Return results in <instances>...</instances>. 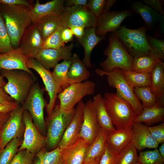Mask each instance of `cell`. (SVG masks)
Listing matches in <instances>:
<instances>
[{
  "mask_svg": "<svg viewBox=\"0 0 164 164\" xmlns=\"http://www.w3.org/2000/svg\"><path fill=\"white\" fill-rule=\"evenodd\" d=\"M107 59L100 63L103 70L109 72L115 68L133 71V58L113 33L109 37V44L104 52Z\"/></svg>",
  "mask_w": 164,
  "mask_h": 164,
  "instance_id": "8992f818",
  "label": "cell"
},
{
  "mask_svg": "<svg viewBox=\"0 0 164 164\" xmlns=\"http://www.w3.org/2000/svg\"><path fill=\"white\" fill-rule=\"evenodd\" d=\"M14 49L0 12V54Z\"/></svg>",
  "mask_w": 164,
  "mask_h": 164,
  "instance_id": "60d3db41",
  "label": "cell"
},
{
  "mask_svg": "<svg viewBox=\"0 0 164 164\" xmlns=\"http://www.w3.org/2000/svg\"><path fill=\"white\" fill-rule=\"evenodd\" d=\"M132 142L137 149L141 151L146 148H157L159 144L152 138L146 125L141 123L132 125Z\"/></svg>",
  "mask_w": 164,
  "mask_h": 164,
  "instance_id": "603a6c76",
  "label": "cell"
},
{
  "mask_svg": "<svg viewBox=\"0 0 164 164\" xmlns=\"http://www.w3.org/2000/svg\"><path fill=\"white\" fill-rule=\"evenodd\" d=\"M159 153L162 159L164 160V143L162 144L159 147Z\"/></svg>",
  "mask_w": 164,
  "mask_h": 164,
  "instance_id": "680465c9",
  "label": "cell"
},
{
  "mask_svg": "<svg viewBox=\"0 0 164 164\" xmlns=\"http://www.w3.org/2000/svg\"><path fill=\"white\" fill-rule=\"evenodd\" d=\"M35 155L26 149L18 151L9 164H32Z\"/></svg>",
  "mask_w": 164,
  "mask_h": 164,
  "instance_id": "7bdbcfd3",
  "label": "cell"
},
{
  "mask_svg": "<svg viewBox=\"0 0 164 164\" xmlns=\"http://www.w3.org/2000/svg\"><path fill=\"white\" fill-rule=\"evenodd\" d=\"M116 155L108 146L106 142L103 152L98 164H115Z\"/></svg>",
  "mask_w": 164,
  "mask_h": 164,
  "instance_id": "bcb514c9",
  "label": "cell"
},
{
  "mask_svg": "<svg viewBox=\"0 0 164 164\" xmlns=\"http://www.w3.org/2000/svg\"><path fill=\"white\" fill-rule=\"evenodd\" d=\"M104 36L100 37L96 33V26L85 28L84 33L79 40L83 46L84 55L83 62L86 67H92L91 56L92 51L95 46L103 39Z\"/></svg>",
  "mask_w": 164,
  "mask_h": 164,
  "instance_id": "d4e9b609",
  "label": "cell"
},
{
  "mask_svg": "<svg viewBox=\"0 0 164 164\" xmlns=\"http://www.w3.org/2000/svg\"><path fill=\"white\" fill-rule=\"evenodd\" d=\"M11 111L7 112H0V129L6 121Z\"/></svg>",
  "mask_w": 164,
  "mask_h": 164,
  "instance_id": "11a10c76",
  "label": "cell"
},
{
  "mask_svg": "<svg viewBox=\"0 0 164 164\" xmlns=\"http://www.w3.org/2000/svg\"><path fill=\"white\" fill-rule=\"evenodd\" d=\"M84 104L82 101L77 103L72 119L58 145L60 150L75 142L79 137L83 119Z\"/></svg>",
  "mask_w": 164,
  "mask_h": 164,
  "instance_id": "ac0fdd59",
  "label": "cell"
},
{
  "mask_svg": "<svg viewBox=\"0 0 164 164\" xmlns=\"http://www.w3.org/2000/svg\"><path fill=\"white\" fill-rule=\"evenodd\" d=\"M163 160L158 149L141 152L138 156V162L140 164H163Z\"/></svg>",
  "mask_w": 164,
  "mask_h": 164,
  "instance_id": "f35d334b",
  "label": "cell"
},
{
  "mask_svg": "<svg viewBox=\"0 0 164 164\" xmlns=\"http://www.w3.org/2000/svg\"><path fill=\"white\" fill-rule=\"evenodd\" d=\"M148 42L151 49V56L163 61L164 60V40L147 35Z\"/></svg>",
  "mask_w": 164,
  "mask_h": 164,
  "instance_id": "ab89813d",
  "label": "cell"
},
{
  "mask_svg": "<svg viewBox=\"0 0 164 164\" xmlns=\"http://www.w3.org/2000/svg\"><path fill=\"white\" fill-rule=\"evenodd\" d=\"M23 111L22 106L19 104L11 111L8 119L0 129V149H3L13 139L20 138L24 134Z\"/></svg>",
  "mask_w": 164,
  "mask_h": 164,
  "instance_id": "4fadbf2b",
  "label": "cell"
},
{
  "mask_svg": "<svg viewBox=\"0 0 164 164\" xmlns=\"http://www.w3.org/2000/svg\"><path fill=\"white\" fill-rule=\"evenodd\" d=\"M0 71L8 81L2 88L4 91L15 102L22 105L35 83L36 77L22 70H1Z\"/></svg>",
  "mask_w": 164,
  "mask_h": 164,
  "instance_id": "3957f363",
  "label": "cell"
},
{
  "mask_svg": "<svg viewBox=\"0 0 164 164\" xmlns=\"http://www.w3.org/2000/svg\"><path fill=\"white\" fill-rule=\"evenodd\" d=\"M100 128L92 101L90 99L84 104L83 119L79 137L83 138L90 145L97 136Z\"/></svg>",
  "mask_w": 164,
  "mask_h": 164,
  "instance_id": "9a60e30c",
  "label": "cell"
},
{
  "mask_svg": "<svg viewBox=\"0 0 164 164\" xmlns=\"http://www.w3.org/2000/svg\"><path fill=\"white\" fill-rule=\"evenodd\" d=\"M87 0H65L64 5L65 7L81 6H85L88 2Z\"/></svg>",
  "mask_w": 164,
  "mask_h": 164,
  "instance_id": "f907efd6",
  "label": "cell"
},
{
  "mask_svg": "<svg viewBox=\"0 0 164 164\" xmlns=\"http://www.w3.org/2000/svg\"><path fill=\"white\" fill-rule=\"evenodd\" d=\"M152 138L159 144L164 142V123L154 126H147Z\"/></svg>",
  "mask_w": 164,
  "mask_h": 164,
  "instance_id": "f6af8a7d",
  "label": "cell"
},
{
  "mask_svg": "<svg viewBox=\"0 0 164 164\" xmlns=\"http://www.w3.org/2000/svg\"><path fill=\"white\" fill-rule=\"evenodd\" d=\"M142 113L135 119L133 122H144L150 125L155 123L163 121L164 108L158 104L150 107L143 108Z\"/></svg>",
  "mask_w": 164,
  "mask_h": 164,
  "instance_id": "f1b7e54d",
  "label": "cell"
},
{
  "mask_svg": "<svg viewBox=\"0 0 164 164\" xmlns=\"http://www.w3.org/2000/svg\"><path fill=\"white\" fill-rule=\"evenodd\" d=\"M2 6H0V12L12 46L14 49L17 48L24 32L32 23L30 9L21 5Z\"/></svg>",
  "mask_w": 164,
  "mask_h": 164,
  "instance_id": "6da1fadb",
  "label": "cell"
},
{
  "mask_svg": "<svg viewBox=\"0 0 164 164\" xmlns=\"http://www.w3.org/2000/svg\"><path fill=\"white\" fill-rule=\"evenodd\" d=\"M132 14V11L129 9L109 11L102 14L97 18L96 35L100 37L105 36L108 32H113L119 29L123 21Z\"/></svg>",
  "mask_w": 164,
  "mask_h": 164,
  "instance_id": "5bb4252c",
  "label": "cell"
},
{
  "mask_svg": "<svg viewBox=\"0 0 164 164\" xmlns=\"http://www.w3.org/2000/svg\"><path fill=\"white\" fill-rule=\"evenodd\" d=\"M41 88L38 83H35L22 106L24 110L27 111L31 115L33 123L43 135L46 132L44 110L47 105L44 97L45 91Z\"/></svg>",
  "mask_w": 164,
  "mask_h": 164,
  "instance_id": "52a82bcc",
  "label": "cell"
},
{
  "mask_svg": "<svg viewBox=\"0 0 164 164\" xmlns=\"http://www.w3.org/2000/svg\"><path fill=\"white\" fill-rule=\"evenodd\" d=\"M31 2L26 0H0V4L8 6H23L30 9L32 6Z\"/></svg>",
  "mask_w": 164,
  "mask_h": 164,
  "instance_id": "7dc6e473",
  "label": "cell"
},
{
  "mask_svg": "<svg viewBox=\"0 0 164 164\" xmlns=\"http://www.w3.org/2000/svg\"><path fill=\"white\" fill-rule=\"evenodd\" d=\"M22 142L20 138H14L3 149H0V164H9L18 152Z\"/></svg>",
  "mask_w": 164,
  "mask_h": 164,
  "instance_id": "d590c367",
  "label": "cell"
},
{
  "mask_svg": "<svg viewBox=\"0 0 164 164\" xmlns=\"http://www.w3.org/2000/svg\"><path fill=\"white\" fill-rule=\"evenodd\" d=\"M43 42L37 24H33L25 31L21 39L19 48L29 58H35L43 49Z\"/></svg>",
  "mask_w": 164,
  "mask_h": 164,
  "instance_id": "e0dca14e",
  "label": "cell"
},
{
  "mask_svg": "<svg viewBox=\"0 0 164 164\" xmlns=\"http://www.w3.org/2000/svg\"><path fill=\"white\" fill-rule=\"evenodd\" d=\"M26 66L29 69H32L36 71L42 79L49 97V101L46 106L48 116L52 113L55 106L58 94L63 90L54 79L52 72L38 62L35 59L29 58L26 62Z\"/></svg>",
  "mask_w": 164,
  "mask_h": 164,
  "instance_id": "7c38bea8",
  "label": "cell"
},
{
  "mask_svg": "<svg viewBox=\"0 0 164 164\" xmlns=\"http://www.w3.org/2000/svg\"><path fill=\"white\" fill-rule=\"evenodd\" d=\"M35 155L37 158L32 164H63L61 151L58 147L50 152L44 147Z\"/></svg>",
  "mask_w": 164,
  "mask_h": 164,
  "instance_id": "1f68e13d",
  "label": "cell"
},
{
  "mask_svg": "<svg viewBox=\"0 0 164 164\" xmlns=\"http://www.w3.org/2000/svg\"><path fill=\"white\" fill-rule=\"evenodd\" d=\"M6 83L4 80L3 77L0 75V88H2Z\"/></svg>",
  "mask_w": 164,
  "mask_h": 164,
  "instance_id": "94428289",
  "label": "cell"
},
{
  "mask_svg": "<svg viewBox=\"0 0 164 164\" xmlns=\"http://www.w3.org/2000/svg\"></svg>",
  "mask_w": 164,
  "mask_h": 164,
  "instance_id": "e7e4bbea",
  "label": "cell"
},
{
  "mask_svg": "<svg viewBox=\"0 0 164 164\" xmlns=\"http://www.w3.org/2000/svg\"><path fill=\"white\" fill-rule=\"evenodd\" d=\"M135 164H140V163H139L138 162H137Z\"/></svg>",
  "mask_w": 164,
  "mask_h": 164,
  "instance_id": "6125c7cd",
  "label": "cell"
},
{
  "mask_svg": "<svg viewBox=\"0 0 164 164\" xmlns=\"http://www.w3.org/2000/svg\"><path fill=\"white\" fill-rule=\"evenodd\" d=\"M116 1H117L116 0H107L106 3L103 14L109 12L110 8L114 5Z\"/></svg>",
  "mask_w": 164,
  "mask_h": 164,
  "instance_id": "9f6ffc18",
  "label": "cell"
},
{
  "mask_svg": "<svg viewBox=\"0 0 164 164\" xmlns=\"http://www.w3.org/2000/svg\"><path fill=\"white\" fill-rule=\"evenodd\" d=\"M106 2V0H90L88 2L86 7L98 18L103 14Z\"/></svg>",
  "mask_w": 164,
  "mask_h": 164,
  "instance_id": "ee69618b",
  "label": "cell"
},
{
  "mask_svg": "<svg viewBox=\"0 0 164 164\" xmlns=\"http://www.w3.org/2000/svg\"><path fill=\"white\" fill-rule=\"evenodd\" d=\"M22 121L25 126L23 139L18 151L26 149L35 155L46 145V137L42 134L34 125L27 111L24 110Z\"/></svg>",
  "mask_w": 164,
  "mask_h": 164,
  "instance_id": "8fae6325",
  "label": "cell"
},
{
  "mask_svg": "<svg viewBox=\"0 0 164 164\" xmlns=\"http://www.w3.org/2000/svg\"><path fill=\"white\" fill-rule=\"evenodd\" d=\"M15 101L4 91L2 88H0V104H7Z\"/></svg>",
  "mask_w": 164,
  "mask_h": 164,
  "instance_id": "db71d44e",
  "label": "cell"
},
{
  "mask_svg": "<svg viewBox=\"0 0 164 164\" xmlns=\"http://www.w3.org/2000/svg\"><path fill=\"white\" fill-rule=\"evenodd\" d=\"M138 159L137 149L132 141L117 155L115 164H135Z\"/></svg>",
  "mask_w": 164,
  "mask_h": 164,
  "instance_id": "8d00e7d4",
  "label": "cell"
},
{
  "mask_svg": "<svg viewBox=\"0 0 164 164\" xmlns=\"http://www.w3.org/2000/svg\"><path fill=\"white\" fill-rule=\"evenodd\" d=\"M74 45L71 43L59 49L43 48L35 59L48 69L53 68L61 60H68L72 56V51Z\"/></svg>",
  "mask_w": 164,
  "mask_h": 164,
  "instance_id": "2e32d148",
  "label": "cell"
},
{
  "mask_svg": "<svg viewBox=\"0 0 164 164\" xmlns=\"http://www.w3.org/2000/svg\"><path fill=\"white\" fill-rule=\"evenodd\" d=\"M64 27L60 26L53 34L45 39L43 42V48L59 49L65 46L62 41L61 35Z\"/></svg>",
  "mask_w": 164,
  "mask_h": 164,
  "instance_id": "b9f144b4",
  "label": "cell"
},
{
  "mask_svg": "<svg viewBox=\"0 0 164 164\" xmlns=\"http://www.w3.org/2000/svg\"><path fill=\"white\" fill-rule=\"evenodd\" d=\"M126 81L132 88L138 87H150V73H139L121 69Z\"/></svg>",
  "mask_w": 164,
  "mask_h": 164,
  "instance_id": "836d02e7",
  "label": "cell"
},
{
  "mask_svg": "<svg viewBox=\"0 0 164 164\" xmlns=\"http://www.w3.org/2000/svg\"><path fill=\"white\" fill-rule=\"evenodd\" d=\"M19 104L15 101L7 104H0V112H7L11 111Z\"/></svg>",
  "mask_w": 164,
  "mask_h": 164,
  "instance_id": "816d5d0a",
  "label": "cell"
},
{
  "mask_svg": "<svg viewBox=\"0 0 164 164\" xmlns=\"http://www.w3.org/2000/svg\"><path fill=\"white\" fill-rule=\"evenodd\" d=\"M89 145L79 137L75 142L61 150L63 164H84Z\"/></svg>",
  "mask_w": 164,
  "mask_h": 164,
  "instance_id": "44dd1931",
  "label": "cell"
},
{
  "mask_svg": "<svg viewBox=\"0 0 164 164\" xmlns=\"http://www.w3.org/2000/svg\"><path fill=\"white\" fill-rule=\"evenodd\" d=\"M75 111L61 109L59 104L55 106L51 114L46 118V146L54 149L58 146L66 129L70 123Z\"/></svg>",
  "mask_w": 164,
  "mask_h": 164,
  "instance_id": "5b68a950",
  "label": "cell"
},
{
  "mask_svg": "<svg viewBox=\"0 0 164 164\" xmlns=\"http://www.w3.org/2000/svg\"><path fill=\"white\" fill-rule=\"evenodd\" d=\"M132 125L109 132L108 135L106 143L116 155L119 154L132 142Z\"/></svg>",
  "mask_w": 164,
  "mask_h": 164,
  "instance_id": "cb8c5ba5",
  "label": "cell"
},
{
  "mask_svg": "<svg viewBox=\"0 0 164 164\" xmlns=\"http://www.w3.org/2000/svg\"><path fill=\"white\" fill-rule=\"evenodd\" d=\"M93 103L96 114L98 123L100 127L109 132L115 130L106 108L104 98L100 93L94 96Z\"/></svg>",
  "mask_w": 164,
  "mask_h": 164,
  "instance_id": "83f0119b",
  "label": "cell"
},
{
  "mask_svg": "<svg viewBox=\"0 0 164 164\" xmlns=\"http://www.w3.org/2000/svg\"><path fill=\"white\" fill-rule=\"evenodd\" d=\"M150 88L157 103L163 107L164 100V63L158 59L150 72Z\"/></svg>",
  "mask_w": 164,
  "mask_h": 164,
  "instance_id": "7402d4cb",
  "label": "cell"
},
{
  "mask_svg": "<svg viewBox=\"0 0 164 164\" xmlns=\"http://www.w3.org/2000/svg\"><path fill=\"white\" fill-rule=\"evenodd\" d=\"M163 0H144L143 3L149 5L153 9L164 16V12L162 5Z\"/></svg>",
  "mask_w": 164,
  "mask_h": 164,
  "instance_id": "c3c4849f",
  "label": "cell"
},
{
  "mask_svg": "<svg viewBox=\"0 0 164 164\" xmlns=\"http://www.w3.org/2000/svg\"><path fill=\"white\" fill-rule=\"evenodd\" d=\"M160 26L157 30L155 33V35L157 36H161L163 35L164 32V16H162L160 21Z\"/></svg>",
  "mask_w": 164,
  "mask_h": 164,
  "instance_id": "6f0895ef",
  "label": "cell"
},
{
  "mask_svg": "<svg viewBox=\"0 0 164 164\" xmlns=\"http://www.w3.org/2000/svg\"><path fill=\"white\" fill-rule=\"evenodd\" d=\"M131 4L132 9L142 17L145 22V25L150 31L160 21L163 16L149 5L140 2H133Z\"/></svg>",
  "mask_w": 164,
  "mask_h": 164,
  "instance_id": "4316f807",
  "label": "cell"
},
{
  "mask_svg": "<svg viewBox=\"0 0 164 164\" xmlns=\"http://www.w3.org/2000/svg\"><path fill=\"white\" fill-rule=\"evenodd\" d=\"M65 0H53L41 4L36 0L30 9V14L33 24H36L43 17L50 15L60 16L64 7Z\"/></svg>",
  "mask_w": 164,
  "mask_h": 164,
  "instance_id": "ffe728a7",
  "label": "cell"
},
{
  "mask_svg": "<svg viewBox=\"0 0 164 164\" xmlns=\"http://www.w3.org/2000/svg\"><path fill=\"white\" fill-rule=\"evenodd\" d=\"M109 132L100 128L98 133L86 152L84 164L102 155L104 151L106 139Z\"/></svg>",
  "mask_w": 164,
  "mask_h": 164,
  "instance_id": "f546056e",
  "label": "cell"
},
{
  "mask_svg": "<svg viewBox=\"0 0 164 164\" xmlns=\"http://www.w3.org/2000/svg\"><path fill=\"white\" fill-rule=\"evenodd\" d=\"M134 94L142 103L143 108H148L155 105L157 102L150 87H137L133 88Z\"/></svg>",
  "mask_w": 164,
  "mask_h": 164,
  "instance_id": "74e56055",
  "label": "cell"
},
{
  "mask_svg": "<svg viewBox=\"0 0 164 164\" xmlns=\"http://www.w3.org/2000/svg\"><path fill=\"white\" fill-rule=\"evenodd\" d=\"M103 98L112 123L117 129L124 128L132 124L138 114L129 103L116 93L106 92Z\"/></svg>",
  "mask_w": 164,
  "mask_h": 164,
  "instance_id": "7a4b0ae2",
  "label": "cell"
},
{
  "mask_svg": "<svg viewBox=\"0 0 164 164\" xmlns=\"http://www.w3.org/2000/svg\"><path fill=\"white\" fill-rule=\"evenodd\" d=\"M69 28L71 29L73 35L79 40L83 37L84 33L85 28L81 26H72Z\"/></svg>",
  "mask_w": 164,
  "mask_h": 164,
  "instance_id": "f5cc1de1",
  "label": "cell"
},
{
  "mask_svg": "<svg viewBox=\"0 0 164 164\" xmlns=\"http://www.w3.org/2000/svg\"><path fill=\"white\" fill-rule=\"evenodd\" d=\"M73 34L70 28L64 27L62 31L61 39L63 43H67L71 41L73 38Z\"/></svg>",
  "mask_w": 164,
  "mask_h": 164,
  "instance_id": "681fc988",
  "label": "cell"
},
{
  "mask_svg": "<svg viewBox=\"0 0 164 164\" xmlns=\"http://www.w3.org/2000/svg\"><path fill=\"white\" fill-rule=\"evenodd\" d=\"M1 5V4H0V6Z\"/></svg>",
  "mask_w": 164,
  "mask_h": 164,
  "instance_id": "be15d7a7",
  "label": "cell"
},
{
  "mask_svg": "<svg viewBox=\"0 0 164 164\" xmlns=\"http://www.w3.org/2000/svg\"><path fill=\"white\" fill-rule=\"evenodd\" d=\"M60 17L62 25L65 28L95 27L97 22V18L86 7L81 6H64Z\"/></svg>",
  "mask_w": 164,
  "mask_h": 164,
  "instance_id": "30bf717a",
  "label": "cell"
},
{
  "mask_svg": "<svg viewBox=\"0 0 164 164\" xmlns=\"http://www.w3.org/2000/svg\"><path fill=\"white\" fill-rule=\"evenodd\" d=\"M29 58L19 48L0 54V70H22L36 77L26 66V62Z\"/></svg>",
  "mask_w": 164,
  "mask_h": 164,
  "instance_id": "d6986e66",
  "label": "cell"
},
{
  "mask_svg": "<svg viewBox=\"0 0 164 164\" xmlns=\"http://www.w3.org/2000/svg\"><path fill=\"white\" fill-rule=\"evenodd\" d=\"M148 30L145 25L136 29H129L123 26L113 33L134 58L151 56V49L146 34Z\"/></svg>",
  "mask_w": 164,
  "mask_h": 164,
  "instance_id": "277c9868",
  "label": "cell"
},
{
  "mask_svg": "<svg viewBox=\"0 0 164 164\" xmlns=\"http://www.w3.org/2000/svg\"><path fill=\"white\" fill-rule=\"evenodd\" d=\"M101 155L92 160L88 162L87 164H98Z\"/></svg>",
  "mask_w": 164,
  "mask_h": 164,
  "instance_id": "91938a15",
  "label": "cell"
},
{
  "mask_svg": "<svg viewBox=\"0 0 164 164\" xmlns=\"http://www.w3.org/2000/svg\"><path fill=\"white\" fill-rule=\"evenodd\" d=\"M71 62L70 59L68 60H64L61 63H57L52 72L55 81L63 90L70 85L68 73Z\"/></svg>",
  "mask_w": 164,
  "mask_h": 164,
  "instance_id": "d6a6232c",
  "label": "cell"
},
{
  "mask_svg": "<svg viewBox=\"0 0 164 164\" xmlns=\"http://www.w3.org/2000/svg\"><path fill=\"white\" fill-rule=\"evenodd\" d=\"M95 72L101 77L107 76L109 86L116 89V93L130 104L138 115L142 113L143 109L142 104L134 94L133 89L126 81L121 69L116 68L111 71L107 72L96 68Z\"/></svg>",
  "mask_w": 164,
  "mask_h": 164,
  "instance_id": "ba28073f",
  "label": "cell"
},
{
  "mask_svg": "<svg viewBox=\"0 0 164 164\" xmlns=\"http://www.w3.org/2000/svg\"><path fill=\"white\" fill-rule=\"evenodd\" d=\"M158 59L151 56H143L133 58V71L139 73H150Z\"/></svg>",
  "mask_w": 164,
  "mask_h": 164,
  "instance_id": "e575fe53",
  "label": "cell"
},
{
  "mask_svg": "<svg viewBox=\"0 0 164 164\" xmlns=\"http://www.w3.org/2000/svg\"><path fill=\"white\" fill-rule=\"evenodd\" d=\"M36 24L43 41L62 26L60 16L56 15L44 16Z\"/></svg>",
  "mask_w": 164,
  "mask_h": 164,
  "instance_id": "4dcf8cb0",
  "label": "cell"
},
{
  "mask_svg": "<svg viewBox=\"0 0 164 164\" xmlns=\"http://www.w3.org/2000/svg\"><path fill=\"white\" fill-rule=\"evenodd\" d=\"M95 86L94 82L89 80L70 85L58 95L60 108L66 111L73 108L84 97L93 94Z\"/></svg>",
  "mask_w": 164,
  "mask_h": 164,
  "instance_id": "9c48e42d",
  "label": "cell"
},
{
  "mask_svg": "<svg viewBox=\"0 0 164 164\" xmlns=\"http://www.w3.org/2000/svg\"><path fill=\"white\" fill-rule=\"evenodd\" d=\"M70 59L71 62L68 73L70 85L87 80L90 77V73L78 55L74 53Z\"/></svg>",
  "mask_w": 164,
  "mask_h": 164,
  "instance_id": "484cf974",
  "label": "cell"
}]
</instances>
